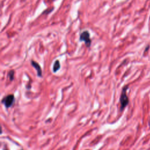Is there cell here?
Returning a JSON list of instances; mask_svg holds the SVG:
<instances>
[{"label":"cell","instance_id":"cell-5","mask_svg":"<svg viewBox=\"0 0 150 150\" xmlns=\"http://www.w3.org/2000/svg\"><path fill=\"white\" fill-rule=\"evenodd\" d=\"M60 67V63H59V60H56L55 61L54 64H53V70L54 72H56L58 70H59Z\"/></svg>","mask_w":150,"mask_h":150},{"label":"cell","instance_id":"cell-1","mask_svg":"<svg viewBox=\"0 0 150 150\" xmlns=\"http://www.w3.org/2000/svg\"><path fill=\"white\" fill-rule=\"evenodd\" d=\"M128 88V86H125L121 91V94L120 98V110L122 111L128 104L129 99L127 94V90Z\"/></svg>","mask_w":150,"mask_h":150},{"label":"cell","instance_id":"cell-6","mask_svg":"<svg viewBox=\"0 0 150 150\" xmlns=\"http://www.w3.org/2000/svg\"><path fill=\"white\" fill-rule=\"evenodd\" d=\"M14 74H15V71L13 70H11L8 72V77L9 78L10 81H12L14 79Z\"/></svg>","mask_w":150,"mask_h":150},{"label":"cell","instance_id":"cell-3","mask_svg":"<svg viewBox=\"0 0 150 150\" xmlns=\"http://www.w3.org/2000/svg\"><path fill=\"white\" fill-rule=\"evenodd\" d=\"M15 101V97L13 94H9L3 98L2 103L6 108L11 107Z\"/></svg>","mask_w":150,"mask_h":150},{"label":"cell","instance_id":"cell-4","mask_svg":"<svg viewBox=\"0 0 150 150\" xmlns=\"http://www.w3.org/2000/svg\"><path fill=\"white\" fill-rule=\"evenodd\" d=\"M31 64L36 70L38 76L39 77H42V69H41V67H40V65L34 60L31 61Z\"/></svg>","mask_w":150,"mask_h":150},{"label":"cell","instance_id":"cell-2","mask_svg":"<svg viewBox=\"0 0 150 150\" xmlns=\"http://www.w3.org/2000/svg\"><path fill=\"white\" fill-rule=\"evenodd\" d=\"M80 41L81 42H84L86 45L87 47H90L91 45V39H90V33H88V31H84L80 35V38H79Z\"/></svg>","mask_w":150,"mask_h":150}]
</instances>
